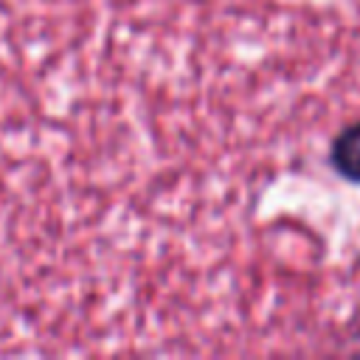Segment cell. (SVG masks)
Instances as JSON below:
<instances>
[{"instance_id":"1","label":"cell","mask_w":360,"mask_h":360,"mask_svg":"<svg viewBox=\"0 0 360 360\" xmlns=\"http://www.w3.org/2000/svg\"><path fill=\"white\" fill-rule=\"evenodd\" d=\"M329 160H332V169L352 180V183H360V121L346 127L335 141H332V149H329Z\"/></svg>"}]
</instances>
